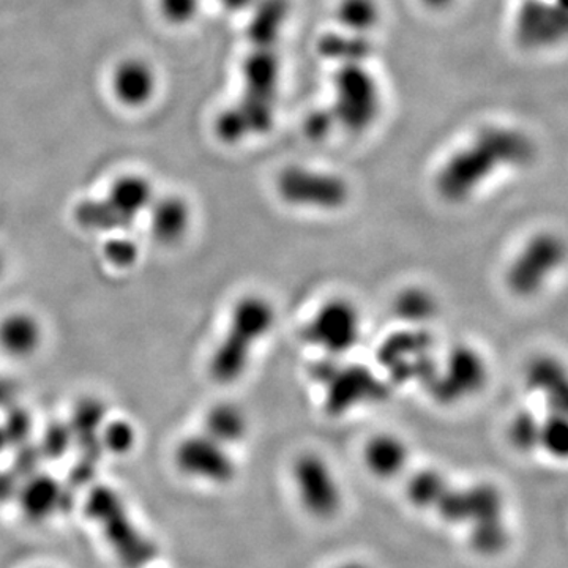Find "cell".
I'll return each instance as SVG.
<instances>
[{
    "label": "cell",
    "mask_w": 568,
    "mask_h": 568,
    "mask_svg": "<svg viewBox=\"0 0 568 568\" xmlns=\"http://www.w3.org/2000/svg\"><path fill=\"white\" fill-rule=\"evenodd\" d=\"M208 436L225 446H233L244 439L248 433L247 415L233 403L213 406L205 418Z\"/></svg>",
    "instance_id": "cell-26"
},
{
    "label": "cell",
    "mask_w": 568,
    "mask_h": 568,
    "mask_svg": "<svg viewBox=\"0 0 568 568\" xmlns=\"http://www.w3.org/2000/svg\"><path fill=\"white\" fill-rule=\"evenodd\" d=\"M137 433L128 422L117 421L106 425L99 433L102 447L116 454H126L133 449Z\"/></svg>",
    "instance_id": "cell-32"
},
{
    "label": "cell",
    "mask_w": 568,
    "mask_h": 568,
    "mask_svg": "<svg viewBox=\"0 0 568 568\" xmlns=\"http://www.w3.org/2000/svg\"><path fill=\"white\" fill-rule=\"evenodd\" d=\"M289 17L287 0H259L248 24V40L253 46L275 48Z\"/></svg>",
    "instance_id": "cell-19"
},
{
    "label": "cell",
    "mask_w": 568,
    "mask_h": 568,
    "mask_svg": "<svg viewBox=\"0 0 568 568\" xmlns=\"http://www.w3.org/2000/svg\"><path fill=\"white\" fill-rule=\"evenodd\" d=\"M540 447H543L552 457H566L568 452V422L566 414L553 412V415L542 421Z\"/></svg>",
    "instance_id": "cell-31"
},
{
    "label": "cell",
    "mask_w": 568,
    "mask_h": 568,
    "mask_svg": "<svg viewBox=\"0 0 568 568\" xmlns=\"http://www.w3.org/2000/svg\"><path fill=\"white\" fill-rule=\"evenodd\" d=\"M566 258V245L553 233H539L521 248L507 270V287L513 296L529 298L542 293Z\"/></svg>",
    "instance_id": "cell-10"
},
{
    "label": "cell",
    "mask_w": 568,
    "mask_h": 568,
    "mask_svg": "<svg viewBox=\"0 0 568 568\" xmlns=\"http://www.w3.org/2000/svg\"><path fill=\"white\" fill-rule=\"evenodd\" d=\"M9 446L21 447L28 442L32 433V418L27 411L12 407L2 425Z\"/></svg>",
    "instance_id": "cell-34"
},
{
    "label": "cell",
    "mask_w": 568,
    "mask_h": 568,
    "mask_svg": "<svg viewBox=\"0 0 568 568\" xmlns=\"http://www.w3.org/2000/svg\"><path fill=\"white\" fill-rule=\"evenodd\" d=\"M327 414L343 415L364 404L378 403L389 395L386 382L371 369L362 365L339 367L332 378L324 383Z\"/></svg>",
    "instance_id": "cell-13"
},
{
    "label": "cell",
    "mask_w": 568,
    "mask_h": 568,
    "mask_svg": "<svg viewBox=\"0 0 568 568\" xmlns=\"http://www.w3.org/2000/svg\"><path fill=\"white\" fill-rule=\"evenodd\" d=\"M422 2L426 3L429 9L440 10L447 9L450 3H453V0H422Z\"/></svg>",
    "instance_id": "cell-42"
},
{
    "label": "cell",
    "mask_w": 568,
    "mask_h": 568,
    "mask_svg": "<svg viewBox=\"0 0 568 568\" xmlns=\"http://www.w3.org/2000/svg\"><path fill=\"white\" fill-rule=\"evenodd\" d=\"M529 389L545 395L553 412L567 414L568 382L566 369L553 357H539L525 372Z\"/></svg>",
    "instance_id": "cell-17"
},
{
    "label": "cell",
    "mask_w": 568,
    "mask_h": 568,
    "mask_svg": "<svg viewBox=\"0 0 568 568\" xmlns=\"http://www.w3.org/2000/svg\"><path fill=\"white\" fill-rule=\"evenodd\" d=\"M74 216L81 226L91 230H113L131 225L106 199L84 201L78 205Z\"/></svg>",
    "instance_id": "cell-29"
},
{
    "label": "cell",
    "mask_w": 568,
    "mask_h": 568,
    "mask_svg": "<svg viewBox=\"0 0 568 568\" xmlns=\"http://www.w3.org/2000/svg\"><path fill=\"white\" fill-rule=\"evenodd\" d=\"M397 318L410 327H422L438 316L439 301L431 291L422 286H410L401 291L393 304Z\"/></svg>",
    "instance_id": "cell-25"
},
{
    "label": "cell",
    "mask_w": 568,
    "mask_h": 568,
    "mask_svg": "<svg viewBox=\"0 0 568 568\" xmlns=\"http://www.w3.org/2000/svg\"><path fill=\"white\" fill-rule=\"evenodd\" d=\"M244 95L230 106L247 127L248 133L268 131L273 123L276 92H279L280 60L275 48L253 46L244 62Z\"/></svg>",
    "instance_id": "cell-3"
},
{
    "label": "cell",
    "mask_w": 568,
    "mask_h": 568,
    "mask_svg": "<svg viewBox=\"0 0 568 568\" xmlns=\"http://www.w3.org/2000/svg\"><path fill=\"white\" fill-rule=\"evenodd\" d=\"M540 438H542V421H539L532 412H518L509 426L511 446L523 453L534 452L540 447Z\"/></svg>",
    "instance_id": "cell-30"
},
{
    "label": "cell",
    "mask_w": 568,
    "mask_h": 568,
    "mask_svg": "<svg viewBox=\"0 0 568 568\" xmlns=\"http://www.w3.org/2000/svg\"><path fill=\"white\" fill-rule=\"evenodd\" d=\"M336 126L335 116H333L332 109H319V111L310 114L305 122V130H307L308 137L312 140H324L332 133L333 127Z\"/></svg>",
    "instance_id": "cell-36"
},
{
    "label": "cell",
    "mask_w": 568,
    "mask_h": 568,
    "mask_svg": "<svg viewBox=\"0 0 568 568\" xmlns=\"http://www.w3.org/2000/svg\"><path fill=\"white\" fill-rule=\"evenodd\" d=\"M88 517L99 524L109 545L131 566L144 567L154 548L131 521L120 496L108 486H97L85 504Z\"/></svg>",
    "instance_id": "cell-4"
},
{
    "label": "cell",
    "mask_w": 568,
    "mask_h": 568,
    "mask_svg": "<svg viewBox=\"0 0 568 568\" xmlns=\"http://www.w3.org/2000/svg\"><path fill=\"white\" fill-rule=\"evenodd\" d=\"M155 71L145 60L127 59L113 73V92L128 108H141L154 97Z\"/></svg>",
    "instance_id": "cell-15"
},
{
    "label": "cell",
    "mask_w": 568,
    "mask_h": 568,
    "mask_svg": "<svg viewBox=\"0 0 568 568\" xmlns=\"http://www.w3.org/2000/svg\"><path fill=\"white\" fill-rule=\"evenodd\" d=\"M449 478L436 469L414 472L406 483V496L412 506L421 510H435L440 497L450 488Z\"/></svg>",
    "instance_id": "cell-27"
},
{
    "label": "cell",
    "mask_w": 568,
    "mask_h": 568,
    "mask_svg": "<svg viewBox=\"0 0 568 568\" xmlns=\"http://www.w3.org/2000/svg\"><path fill=\"white\" fill-rule=\"evenodd\" d=\"M318 51L330 62L339 66L365 63L372 52L371 43L365 35H355L351 32H330L318 43Z\"/></svg>",
    "instance_id": "cell-24"
},
{
    "label": "cell",
    "mask_w": 568,
    "mask_h": 568,
    "mask_svg": "<svg viewBox=\"0 0 568 568\" xmlns=\"http://www.w3.org/2000/svg\"><path fill=\"white\" fill-rule=\"evenodd\" d=\"M42 327L28 315H12L0 324V346L12 357H26L40 346Z\"/></svg>",
    "instance_id": "cell-21"
},
{
    "label": "cell",
    "mask_w": 568,
    "mask_h": 568,
    "mask_svg": "<svg viewBox=\"0 0 568 568\" xmlns=\"http://www.w3.org/2000/svg\"><path fill=\"white\" fill-rule=\"evenodd\" d=\"M433 347L435 341L425 329L410 327L383 341L378 351V360L392 381L421 382L426 386L438 368Z\"/></svg>",
    "instance_id": "cell-9"
},
{
    "label": "cell",
    "mask_w": 568,
    "mask_h": 568,
    "mask_svg": "<svg viewBox=\"0 0 568 568\" xmlns=\"http://www.w3.org/2000/svg\"><path fill=\"white\" fill-rule=\"evenodd\" d=\"M534 141L518 128L486 127L466 147L450 156L438 176L436 191L443 201H466L497 170L521 168L534 162Z\"/></svg>",
    "instance_id": "cell-1"
},
{
    "label": "cell",
    "mask_w": 568,
    "mask_h": 568,
    "mask_svg": "<svg viewBox=\"0 0 568 568\" xmlns=\"http://www.w3.org/2000/svg\"><path fill=\"white\" fill-rule=\"evenodd\" d=\"M16 474H9V472H0V504H5L7 500L17 495Z\"/></svg>",
    "instance_id": "cell-39"
},
{
    "label": "cell",
    "mask_w": 568,
    "mask_h": 568,
    "mask_svg": "<svg viewBox=\"0 0 568 568\" xmlns=\"http://www.w3.org/2000/svg\"><path fill=\"white\" fill-rule=\"evenodd\" d=\"M567 34V13L560 0H528L514 21V37L525 49L556 45Z\"/></svg>",
    "instance_id": "cell-14"
},
{
    "label": "cell",
    "mask_w": 568,
    "mask_h": 568,
    "mask_svg": "<svg viewBox=\"0 0 568 568\" xmlns=\"http://www.w3.org/2000/svg\"><path fill=\"white\" fill-rule=\"evenodd\" d=\"M488 362L481 351L458 344L426 382L429 395L440 404H457L477 395L488 383Z\"/></svg>",
    "instance_id": "cell-8"
},
{
    "label": "cell",
    "mask_w": 568,
    "mask_h": 568,
    "mask_svg": "<svg viewBox=\"0 0 568 568\" xmlns=\"http://www.w3.org/2000/svg\"><path fill=\"white\" fill-rule=\"evenodd\" d=\"M190 208L180 198H165L152 211V233L163 244L182 239L190 226Z\"/></svg>",
    "instance_id": "cell-23"
},
{
    "label": "cell",
    "mask_w": 568,
    "mask_h": 568,
    "mask_svg": "<svg viewBox=\"0 0 568 568\" xmlns=\"http://www.w3.org/2000/svg\"><path fill=\"white\" fill-rule=\"evenodd\" d=\"M71 442H73V435H71L70 426L55 424L46 429L38 449H40L43 458L59 460L70 449Z\"/></svg>",
    "instance_id": "cell-33"
},
{
    "label": "cell",
    "mask_w": 568,
    "mask_h": 568,
    "mask_svg": "<svg viewBox=\"0 0 568 568\" xmlns=\"http://www.w3.org/2000/svg\"><path fill=\"white\" fill-rule=\"evenodd\" d=\"M276 312L268 298H240L230 315L229 326L209 365L213 381L234 383L250 368L256 346L272 332Z\"/></svg>",
    "instance_id": "cell-2"
},
{
    "label": "cell",
    "mask_w": 568,
    "mask_h": 568,
    "mask_svg": "<svg viewBox=\"0 0 568 568\" xmlns=\"http://www.w3.org/2000/svg\"><path fill=\"white\" fill-rule=\"evenodd\" d=\"M138 568H145V567H138Z\"/></svg>",
    "instance_id": "cell-44"
},
{
    "label": "cell",
    "mask_w": 568,
    "mask_h": 568,
    "mask_svg": "<svg viewBox=\"0 0 568 568\" xmlns=\"http://www.w3.org/2000/svg\"><path fill=\"white\" fill-rule=\"evenodd\" d=\"M7 446H9V442H7L5 433H3L2 425H0V452H2Z\"/></svg>",
    "instance_id": "cell-43"
},
{
    "label": "cell",
    "mask_w": 568,
    "mask_h": 568,
    "mask_svg": "<svg viewBox=\"0 0 568 568\" xmlns=\"http://www.w3.org/2000/svg\"><path fill=\"white\" fill-rule=\"evenodd\" d=\"M106 256L114 265L127 268L133 264L138 258V248L133 241L128 239H116L106 245Z\"/></svg>",
    "instance_id": "cell-37"
},
{
    "label": "cell",
    "mask_w": 568,
    "mask_h": 568,
    "mask_svg": "<svg viewBox=\"0 0 568 568\" xmlns=\"http://www.w3.org/2000/svg\"><path fill=\"white\" fill-rule=\"evenodd\" d=\"M106 417V406L95 398H85L74 406L71 415L70 429L73 435V442H78L85 454H99L102 442L103 422Z\"/></svg>",
    "instance_id": "cell-20"
},
{
    "label": "cell",
    "mask_w": 568,
    "mask_h": 568,
    "mask_svg": "<svg viewBox=\"0 0 568 568\" xmlns=\"http://www.w3.org/2000/svg\"><path fill=\"white\" fill-rule=\"evenodd\" d=\"M43 454L38 446H32V443H24L20 447V452L16 454L14 460V471L16 474L24 475V477H31L35 474V469L40 464Z\"/></svg>",
    "instance_id": "cell-38"
},
{
    "label": "cell",
    "mask_w": 568,
    "mask_h": 568,
    "mask_svg": "<svg viewBox=\"0 0 568 568\" xmlns=\"http://www.w3.org/2000/svg\"><path fill=\"white\" fill-rule=\"evenodd\" d=\"M16 387L9 379L0 378V406L12 404L16 397Z\"/></svg>",
    "instance_id": "cell-40"
},
{
    "label": "cell",
    "mask_w": 568,
    "mask_h": 568,
    "mask_svg": "<svg viewBox=\"0 0 568 568\" xmlns=\"http://www.w3.org/2000/svg\"><path fill=\"white\" fill-rule=\"evenodd\" d=\"M379 3L376 0H341L336 17L344 32L365 35L378 26Z\"/></svg>",
    "instance_id": "cell-28"
},
{
    "label": "cell",
    "mask_w": 568,
    "mask_h": 568,
    "mask_svg": "<svg viewBox=\"0 0 568 568\" xmlns=\"http://www.w3.org/2000/svg\"><path fill=\"white\" fill-rule=\"evenodd\" d=\"M410 447L395 435L382 433L368 440L364 450L365 466L375 477L392 481L400 477L410 464Z\"/></svg>",
    "instance_id": "cell-16"
},
{
    "label": "cell",
    "mask_w": 568,
    "mask_h": 568,
    "mask_svg": "<svg viewBox=\"0 0 568 568\" xmlns=\"http://www.w3.org/2000/svg\"><path fill=\"white\" fill-rule=\"evenodd\" d=\"M176 464L188 477L212 485H227L237 475L236 461L227 446L208 435L182 440L176 450Z\"/></svg>",
    "instance_id": "cell-12"
},
{
    "label": "cell",
    "mask_w": 568,
    "mask_h": 568,
    "mask_svg": "<svg viewBox=\"0 0 568 568\" xmlns=\"http://www.w3.org/2000/svg\"><path fill=\"white\" fill-rule=\"evenodd\" d=\"M362 315L347 298H330L315 312L307 326V339L327 354L341 355L360 340Z\"/></svg>",
    "instance_id": "cell-11"
},
{
    "label": "cell",
    "mask_w": 568,
    "mask_h": 568,
    "mask_svg": "<svg viewBox=\"0 0 568 568\" xmlns=\"http://www.w3.org/2000/svg\"><path fill=\"white\" fill-rule=\"evenodd\" d=\"M123 218L133 223L134 218L152 202V187L141 176H123L113 184L105 198Z\"/></svg>",
    "instance_id": "cell-22"
},
{
    "label": "cell",
    "mask_w": 568,
    "mask_h": 568,
    "mask_svg": "<svg viewBox=\"0 0 568 568\" xmlns=\"http://www.w3.org/2000/svg\"><path fill=\"white\" fill-rule=\"evenodd\" d=\"M40 568H46V567H40Z\"/></svg>",
    "instance_id": "cell-45"
},
{
    "label": "cell",
    "mask_w": 568,
    "mask_h": 568,
    "mask_svg": "<svg viewBox=\"0 0 568 568\" xmlns=\"http://www.w3.org/2000/svg\"><path fill=\"white\" fill-rule=\"evenodd\" d=\"M276 191L286 204L315 211L335 212L351 198V188L339 174L289 166L280 173Z\"/></svg>",
    "instance_id": "cell-6"
},
{
    "label": "cell",
    "mask_w": 568,
    "mask_h": 568,
    "mask_svg": "<svg viewBox=\"0 0 568 568\" xmlns=\"http://www.w3.org/2000/svg\"><path fill=\"white\" fill-rule=\"evenodd\" d=\"M293 482L301 509L312 520L330 521L343 510L344 495L339 477L321 454H300L294 461Z\"/></svg>",
    "instance_id": "cell-7"
},
{
    "label": "cell",
    "mask_w": 568,
    "mask_h": 568,
    "mask_svg": "<svg viewBox=\"0 0 568 568\" xmlns=\"http://www.w3.org/2000/svg\"><path fill=\"white\" fill-rule=\"evenodd\" d=\"M17 497L28 520L43 521L62 507L66 493L55 478L34 474L17 489Z\"/></svg>",
    "instance_id": "cell-18"
},
{
    "label": "cell",
    "mask_w": 568,
    "mask_h": 568,
    "mask_svg": "<svg viewBox=\"0 0 568 568\" xmlns=\"http://www.w3.org/2000/svg\"><path fill=\"white\" fill-rule=\"evenodd\" d=\"M218 2L229 12H240V10H247L248 7L255 5L256 0H218Z\"/></svg>",
    "instance_id": "cell-41"
},
{
    "label": "cell",
    "mask_w": 568,
    "mask_h": 568,
    "mask_svg": "<svg viewBox=\"0 0 568 568\" xmlns=\"http://www.w3.org/2000/svg\"><path fill=\"white\" fill-rule=\"evenodd\" d=\"M201 0H158L159 13L170 24L190 23L199 12Z\"/></svg>",
    "instance_id": "cell-35"
},
{
    "label": "cell",
    "mask_w": 568,
    "mask_h": 568,
    "mask_svg": "<svg viewBox=\"0 0 568 568\" xmlns=\"http://www.w3.org/2000/svg\"><path fill=\"white\" fill-rule=\"evenodd\" d=\"M333 87L335 102L330 109L335 116L336 126L360 133L378 119L381 92L378 81L369 73L365 63L339 66L333 78Z\"/></svg>",
    "instance_id": "cell-5"
}]
</instances>
